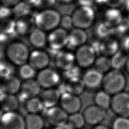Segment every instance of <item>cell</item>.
Returning <instances> with one entry per match:
<instances>
[{"mask_svg":"<svg viewBox=\"0 0 129 129\" xmlns=\"http://www.w3.org/2000/svg\"><path fill=\"white\" fill-rule=\"evenodd\" d=\"M122 7L124 16L129 20V0H125Z\"/></svg>","mask_w":129,"mask_h":129,"instance_id":"obj_45","label":"cell"},{"mask_svg":"<svg viewBox=\"0 0 129 129\" xmlns=\"http://www.w3.org/2000/svg\"><path fill=\"white\" fill-rule=\"evenodd\" d=\"M19 99L15 94L5 93L0 99V109L3 112L16 111L19 105Z\"/></svg>","mask_w":129,"mask_h":129,"instance_id":"obj_24","label":"cell"},{"mask_svg":"<svg viewBox=\"0 0 129 129\" xmlns=\"http://www.w3.org/2000/svg\"><path fill=\"white\" fill-rule=\"evenodd\" d=\"M29 41L36 49H41L47 45V35L45 31L35 27L29 35Z\"/></svg>","mask_w":129,"mask_h":129,"instance_id":"obj_25","label":"cell"},{"mask_svg":"<svg viewBox=\"0 0 129 129\" xmlns=\"http://www.w3.org/2000/svg\"><path fill=\"white\" fill-rule=\"evenodd\" d=\"M111 129H129V118L116 116L111 124Z\"/></svg>","mask_w":129,"mask_h":129,"instance_id":"obj_37","label":"cell"},{"mask_svg":"<svg viewBox=\"0 0 129 129\" xmlns=\"http://www.w3.org/2000/svg\"><path fill=\"white\" fill-rule=\"evenodd\" d=\"M55 2L56 0H39L36 8H42L43 9L49 8V7L54 5Z\"/></svg>","mask_w":129,"mask_h":129,"instance_id":"obj_43","label":"cell"},{"mask_svg":"<svg viewBox=\"0 0 129 129\" xmlns=\"http://www.w3.org/2000/svg\"><path fill=\"white\" fill-rule=\"evenodd\" d=\"M71 17L73 27L87 30L96 23L97 14L93 6H80L72 12Z\"/></svg>","mask_w":129,"mask_h":129,"instance_id":"obj_2","label":"cell"},{"mask_svg":"<svg viewBox=\"0 0 129 129\" xmlns=\"http://www.w3.org/2000/svg\"><path fill=\"white\" fill-rule=\"evenodd\" d=\"M123 45L125 51L129 55V36H126L123 40Z\"/></svg>","mask_w":129,"mask_h":129,"instance_id":"obj_47","label":"cell"},{"mask_svg":"<svg viewBox=\"0 0 129 129\" xmlns=\"http://www.w3.org/2000/svg\"><path fill=\"white\" fill-rule=\"evenodd\" d=\"M129 31V20L124 16L122 21L114 28V32L123 34Z\"/></svg>","mask_w":129,"mask_h":129,"instance_id":"obj_39","label":"cell"},{"mask_svg":"<svg viewBox=\"0 0 129 129\" xmlns=\"http://www.w3.org/2000/svg\"><path fill=\"white\" fill-rule=\"evenodd\" d=\"M25 108L28 113H39L44 107L40 98L35 97L25 102Z\"/></svg>","mask_w":129,"mask_h":129,"instance_id":"obj_33","label":"cell"},{"mask_svg":"<svg viewBox=\"0 0 129 129\" xmlns=\"http://www.w3.org/2000/svg\"><path fill=\"white\" fill-rule=\"evenodd\" d=\"M46 109L44 119L49 125L55 127L67 123L69 115L60 106H55Z\"/></svg>","mask_w":129,"mask_h":129,"instance_id":"obj_12","label":"cell"},{"mask_svg":"<svg viewBox=\"0 0 129 129\" xmlns=\"http://www.w3.org/2000/svg\"><path fill=\"white\" fill-rule=\"evenodd\" d=\"M24 118L26 129H44L45 120L39 113H28Z\"/></svg>","mask_w":129,"mask_h":129,"instance_id":"obj_26","label":"cell"},{"mask_svg":"<svg viewBox=\"0 0 129 129\" xmlns=\"http://www.w3.org/2000/svg\"><path fill=\"white\" fill-rule=\"evenodd\" d=\"M112 96L110 94L102 89L99 90L96 93L94 96V104L107 110L110 109Z\"/></svg>","mask_w":129,"mask_h":129,"instance_id":"obj_27","label":"cell"},{"mask_svg":"<svg viewBox=\"0 0 129 129\" xmlns=\"http://www.w3.org/2000/svg\"><path fill=\"white\" fill-rule=\"evenodd\" d=\"M67 123L73 129H82L86 124L83 113L79 112L69 114Z\"/></svg>","mask_w":129,"mask_h":129,"instance_id":"obj_30","label":"cell"},{"mask_svg":"<svg viewBox=\"0 0 129 129\" xmlns=\"http://www.w3.org/2000/svg\"><path fill=\"white\" fill-rule=\"evenodd\" d=\"M121 43L119 40L111 35L100 40L97 48V52L109 57H112L120 49Z\"/></svg>","mask_w":129,"mask_h":129,"instance_id":"obj_11","label":"cell"},{"mask_svg":"<svg viewBox=\"0 0 129 129\" xmlns=\"http://www.w3.org/2000/svg\"><path fill=\"white\" fill-rule=\"evenodd\" d=\"M31 7H36L39 0H21Z\"/></svg>","mask_w":129,"mask_h":129,"instance_id":"obj_48","label":"cell"},{"mask_svg":"<svg viewBox=\"0 0 129 129\" xmlns=\"http://www.w3.org/2000/svg\"><path fill=\"white\" fill-rule=\"evenodd\" d=\"M12 15V8H9L3 5L0 7V19L9 18Z\"/></svg>","mask_w":129,"mask_h":129,"instance_id":"obj_42","label":"cell"},{"mask_svg":"<svg viewBox=\"0 0 129 129\" xmlns=\"http://www.w3.org/2000/svg\"><path fill=\"white\" fill-rule=\"evenodd\" d=\"M124 18L123 12L120 8H106L103 12L101 21L108 27L115 28Z\"/></svg>","mask_w":129,"mask_h":129,"instance_id":"obj_18","label":"cell"},{"mask_svg":"<svg viewBox=\"0 0 129 129\" xmlns=\"http://www.w3.org/2000/svg\"><path fill=\"white\" fill-rule=\"evenodd\" d=\"M82 129H83V128H82Z\"/></svg>","mask_w":129,"mask_h":129,"instance_id":"obj_58","label":"cell"},{"mask_svg":"<svg viewBox=\"0 0 129 129\" xmlns=\"http://www.w3.org/2000/svg\"><path fill=\"white\" fill-rule=\"evenodd\" d=\"M81 69L77 64L71 68L69 70L64 72V75L66 79L81 77L80 75L81 74Z\"/></svg>","mask_w":129,"mask_h":129,"instance_id":"obj_40","label":"cell"},{"mask_svg":"<svg viewBox=\"0 0 129 129\" xmlns=\"http://www.w3.org/2000/svg\"><path fill=\"white\" fill-rule=\"evenodd\" d=\"M0 31L8 36L15 34L16 20L10 17L0 19Z\"/></svg>","mask_w":129,"mask_h":129,"instance_id":"obj_31","label":"cell"},{"mask_svg":"<svg viewBox=\"0 0 129 129\" xmlns=\"http://www.w3.org/2000/svg\"><path fill=\"white\" fill-rule=\"evenodd\" d=\"M41 88L36 80L32 79L24 80L21 83L18 97L20 101L26 102L39 94Z\"/></svg>","mask_w":129,"mask_h":129,"instance_id":"obj_13","label":"cell"},{"mask_svg":"<svg viewBox=\"0 0 129 129\" xmlns=\"http://www.w3.org/2000/svg\"><path fill=\"white\" fill-rule=\"evenodd\" d=\"M35 27L33 18L29 16L16 20V34L19 36L29 35Z\"/></svg>","mask_w":129,"mask_h":129,"instance_id":"obj_22","label":"cell"},{"mask_svg":"<svg viewBox=\"0 0 129 129\" xmlns=\"http://www.w3.org/2000/svg\"><path fill=\"white\" fill-rule=\"evenodd\" d=\"M86 124L93 126L102 123L106 117V110L95 104L86 106L83 111Z\"/></svg>","mask_w":129,"mask_h":129,"instance_id":"obj_9","label":"cell"},{"mask_svg":"<svg viewBox=\"0 0 129 129\" xmlns=\"http://www.w3.org/2000/svg\"><path fill=\"white\" fill-rule=\"evenodd\" d=\"M103 75V74L94 68L85 72L82 78L86 88L96 89L101 87Z\"/></svg>","mask_w":129,"mask_h":129,"instance_id":"obj_20","label":"cell"},{"mask_svg":"<svg viewBox=\"0 0 129 129\" xmlns=\"http://www.w3.org/2000/svg\"><path fill=\"white\" fill-rule=\"evenodd\" d=\"M123 69L125 71V73L127 75H129V56H128V57H127V58L126 60V62H125V63Z\"/></svg>","mask_w":129,"mask_h":129,"instance_id":"obj_52","label":"cell"},{"mask_svg":"<svg viewBox=\"0 0 129 129\" xmlns=\"http://www.w3.org/2000/svg\"><path fill=\"white\" fill-rule=\"evenodd\" d=\"M97 53L91 44L83 45L76 50V64L82 69H88L93 66Z\"/></svg>","mask_w":129,"mask_h":129,"instance_id":"obj_5","label":"cell"},{"mask_svg":"<svg viewBox=\"0 0 129 129\" xmlns=\"http://www.w3.org/2000/svg\"><path fill=\"white\" fill-rule=\"evenodd\" d=\"M61 18L59 12L51 8L42 9L33 17L35 27L45 32H50L58 27Z\"/></svg>","mask_w":129,"mask_h":129,"instance_id":"obj_3","label":"cell"},{"mask_svg":"<svg viewBox=\"0 0 129 129\" xmlns=\"http://www.w3.org/2000/svg\"><path fill=\"white\" fill-rule=\"evenodd\" d=\"M88 36L85 30L73 27L69 31L67 46L71 48H75L86 44Z\"/></svg>","mask_w":129,"mask_h":129,"instance_id":"obj_19","label":"cell"},{"mask_svg":"<svg viewBox=\"0 0 129 129\" xmlns=\"http://www.w3.org/2000/svg\"><path fill=\"white\" fill-rule=\"evenodd\" d=\"M59 26L67 30L71 29L73 27L71 16L65 15L61 17Z\"/></svg>","mask_w":129,"mask_h":129,"instance_id":"obj_41","label":"cell"},{"mask_svg":"<svg viewBox=\"0 0 129 129\" xmlns=\"http://www.w3.org/2000/svg\"><path fill=\"white\" fill-rule=\"evenodd\" d=\"M0 129H26L25 118L16 111L4 112L0 118Z\"/></svg>","mask_w":129,"mask_h":129,"instance_id":"obj_10","label":"cell"},{"mask_svg":"<svg viewBox=\"0 0 129 129\" xmlns=\"http://www.w3.org/2000/svg\"><path fill=\"white\" fill-rule=\"evenodd\" d=\"M59 106L68 115L79 112L82 108V101L79 96L67 92L61 94Z\"/></svg>","mask_w":129,"mask_h":129,"instance_id":"obj_14","label":"cell"},{"mask_svg":"<svg viewBox=\"0 0 129 129\" xmlns=\"http://www.w3.org/2000/svg\"><path fill=\"white\" fill-rule=\"evenodd\" d=\"M60 87L61 88V89L58 90L61 94L67 92L77 96L82 94L86 88L81 77L67 79Z\"/></svg>","mask_w":129,"mask_h":129,"instance_id":"obj_17","label":"cell"},{"mask_svg":"<svg viewBox=\"0 0 129 129\" xmlns=\"http://www.w3.org/2000/svg\"><path fill=\"white\" fill-rule=\"evenodd\" d=\"M69 32L59 27L50 31L47 35V45L50 50L57 52L67 46Z\"/></svg>","mask_w":129,"mask_h":129,"instance_id":"obj_7","label":"cell"},{"mask_svg":"<svg viewBox=\"0 0 129 129\" xmlns=\"http://www.w3.org/2000/svg\"><path fill=\"white\" fill-rule=\"evenodd\" d=\"M3 113H4V112H3V111H2V110L0 109V118H1V116L2 115V114H3Z\"/></svg>","mask_w":129,"mask_h":129,"instance_id":"obj_55","label":"cell"},{"mask_svg":"<svg viewBox=\"0 0 129 129\" xmlns=\"http://www.w3.org/2000/svg\"><path fill=\"white\" fill-rule=\"evenodd\" d=\"M2 3H1V0H0V7H1V6H2Z\"/></svg>","mask_w":129,"mask_h":129,"instance_id":"obj_56","label":"cell"},{"mask_svg":"<svg viewBox=\"0 0 129 129\" xmlns=\"http://www.w3.org/2000/svg\"><path fill=\"white\" fill-rule=\"evenodd\" d=\"M55 129H73L68 123H64L55 127Z\"/></svg>","mask_w":129,"mask_h":129,"instance_id":"obj_51","label":"cell"},{"mask_svg":"<svg viewBox=\"0 0 129 129\" xmlns=\"http://www.w3.org/2000/svg\"><path fill=\"white\" fill-rule=\"evenodd\" d=\"M5 94V93L4 92L1 85H0V99H1V98L2 97V96L4 95V94Z\"/></svg>","mask_w":129,"mask_h":129,"instance_id":"obj_54","label":"cell"},{"mask_svg":"<svg viewBox=\"0 0 129 129\" xmlns=\"http://www.w3.org/2000/svg\"><path fill=\"white\" fill-rule=\"evenodd\" d=\"M90 129H111V127H109L108 126L103 124L102 123L92 126V128Z\"/></svg>","mask_w":129,"mask_h":129,"instance_id":"obj_50","label":"cell"},{"mask_svg":"<svg viewBox=\"0 0 129 129\" xmlns=\"http://www.w3.org/2000/svg\"><path fill=\"white\" fill-rule=\"evenodd\" d=\"M8 36L0 31V45L5 43L8 39Z\"/></svg>","mask_w":129,"mask_h":129,"instance_id":"obj_49","label":"cell"},{"mask_svg":"<svg viewBox=\"0 0 129 129\" xmlns=\"http://www.w3.org/2000/svg\"><path fill=\"white\" fill-rule=\"evenodd\" d=\"M110 109L116 116L129 118V92L124 90L113 95Z\"/></svg>","mask_w":129,"mask_h":129,"instance_id":"obj_6","label":"cell"},{"mask_svg":"<svg viewBox=\"0 0 129 129\" xmlns=\"http://www.w3.org/2000/svg\"><path fill=\"white\" fill-rule=\"evenodd\" d=\"M44 129H48V128H44Z\"/></svg>","mask_w":129,"mask_h":129,"instance_id":"obj_57","label":"cell"},{"mask_svg":"<svg viewBox=\"0 0 129 129\" xmlns=\"http://www.w3.org/2000/svg\"><path fill=\"white\" fill-rule=\"evenodd\" d=\"M13 64L8 60H0V78L3 79L13 75L14 69Z\"/></svg>","mask_w":129,"mask_h":129,"instance_id":"obj_36","label":"cell"},{"mask_svg":"<svg viewBox=\"0 0 129 129\" xmlns=\"http://www.w3.org/2000/svg\"><path fill=\"white\" fill-rule=\"evenodd\" d=\"M53 62L57 69L64 72L76 65L75 54L68 50L58 51L54 55Z\"/></svg>","mask_w":129,"mask_h":129,"instance_id":"obj_15","label":"cell"},{"mask_svg":"<svg viewBox=\"0 0 129 129\" xmlns=\"http://www.w3.org/2000/svg\"><path fill=\"white\" fill-rule=\"evenodd\" d=\"M127 79L121 70L111 69L103 75L101 88L111 96L124 91Z\"/></svg>","mask_w":129,"mask_h":129,"instance_id":"obj_1","label":"cell"},{"mask_svg":"<svg viewBox=\"0 0 129 129\" xmlns=\"http://www.w3.org/2000/svg\"><path fill=\"white\" fill-rule=\"evenodd\" d=\"M75 0H56V2L61 4H69L72 3Z\"/></svg>","mask_w":129,"mask_h":129,"instance_id":"obj_53","label":"cell"},{"mask_svg":"<svg viewBox=\"0 0 129 129\" xmlns=\"http://www.w3.org/2000/svg\"><path fill=\"white\" fill-rule=\"evenodd\" d=\"M50 58L48 52L41 49H36L30 52L28 63L36 71L48 67Z\"/></svg>","mask_w":129,"mask_h":129,"instance_id":"obj_16","label":"cell"},{"mask_svg":"<svg viewBox=\"0 0 129 129\" xmlns=\"http://www.w3.org/2000/svg\"><path fill=\"white\" fill-rule=\"evenodd\" d=\"M125 0H95V4L105 6L106 8L122 7Z\"/></svg>","mask_w":129,"mask_h":129,"instance_id":"obj_38","label":"cell"},{"mask_svg":"<svg viewBox=\"0 0 129 129\" xmlns=\"http://www.w3.org/2000/svg\"><path fill=\"white\" fill-rule=\"evenodd\" d=\"M1 1L2 5L12 8L16 4L21 2V0H1Z\"/></svg>","mask_w":129,"mask_h":129,"instance_id":"obj_44","label":"cell"},{"mask_svg":"<svg viewBox=\"0 0 129 129\" xmlns=\"http://www.w3.org/2000/svg\"><path fill=\"white\" fill-rule=\"evenodd\" d=\"M19 67V75L24 80L34 79L36 75V70L28 62Z\"/></svg>","mask_w":129,"mask_h":129,"instance_id":"obj_34","label":"cell"},{"mask_svg":"<svg viewBox=\"0 0 129 129\" xmlns=\"http://www.w3.org/2000/svg\"><path fill=\"white\" fill-rule=\"evenodd\" d=\"M30 53L28 46L19 41L10 43L5 49L7 60L14 66L19 67L28 62Z\"/></svg>","mask_w":129,"mask_h":129,"instance_id":"obj_4","label":"cell"},{"mask_svg":"<svg viewBox=\"0 0 129 129\" xmlns=\"http://www.w3.org/2000/svg\"><path fill=\"white\" fill-rule=\"evenodd\" d=\"M114 33V28H111L105 24H104L102 21L99 22V23L96 25L95 28V35L101 40L106 37L113 35V33Z\"/></svg>","mask_w":129,"mask_h":129,"instance_id":"obj_35","label":"cell"},{"mask_svg":"<svg viewBox=\"0 0 129 129\" xmlns=\"http://www.w3.org/2000/svg\"><path fill=\"white\" fill-rule=\"evenodd\" d=\"M0 85L5 93L15 95L18 93L21 83L18 77L12 75L1 79Z\"/></svg>","mask_w":129,"mask_h":129,"instance_id":"obj_23","label":"cell"},{"mask_svg":"<svg viewBox=\"0 0 129 129\" xmlns=\"http://www.w3.org/2000/svg\"><path fill=\"white\" fill-rule=\"evenodd\" d=\"M31 7L21 1L12 8V15L16 19L29 16L31 11Z\"/></svg>","mask_w":129,"mask_h":129,"instance_id":"obj_32","label":"cell"},{"mask_svg":"<svg viewBox=\"0 0 129 129\" xmlns=\"http://www.w3.org/2000/svg\"><path fill=\"white\" fill-rule=\"evenodd\" d=\"M79 5L80 6H93L95 4V0H77Z\"/></svg>","mask_w":129,"mask_h":129,"instance_id":"obj_46","label":"cell"},{"mask_svg":"<svg viewBox=\"0 0 129 129\" xmlns=\"http://www.w3.org/2000/svg\"><path fill=\"white\" fill-rule=\"evenodd\" d=\"M94 69L103 75L112 69L110 57L99 55L97 56L93 64Z\"/></svg>","mask_w":129,"mask_h":129,"instance_id":"obj_28","label":"cell"},{"mask_svg":"<svg viewBox=\"0 0 129 129\" xmlns=\"http://www.w3.org/2000/svg\"><path fill=\"white\" fill-rule=\"evenodd\" d=\"M61 94L54 88L44 89L40 93L39 98L44 108H48L56 106L59 103Z\"/></svg>","mask_w":129,"mask_h":129,"instance_id":"obj_21","label":"cell"},{"mask_svg":"<svg viewBox=\"0 0 129 129\" xmlns=\"http://www.w3.org/2000/svg\"><path fill=\"white\" fill-rule=\"evenodd\" d=\"M124 50L120 49L116 53L110 57L112 69L121 70L123 69L126 60L129 55Z\"/></svg>","mask_w":129,"mask_h":129,"instance_id":"obj_29","label":"cell"},{"mask_svg":"<svg viewBox=\"0 0 129 129\" xmlns=\"http://www.w3.org/2000/svg\"><path fill=\"white\" fill-rule=\"evenodd\" d=\"M37 81L44 89L54 88L60 83V76L55 70L46 68L41 70L36 75Z\"/></svg>","mask_w":129,"mask_h":129,"instance_id":"obj_8","label":"cell"}]
</instances>
